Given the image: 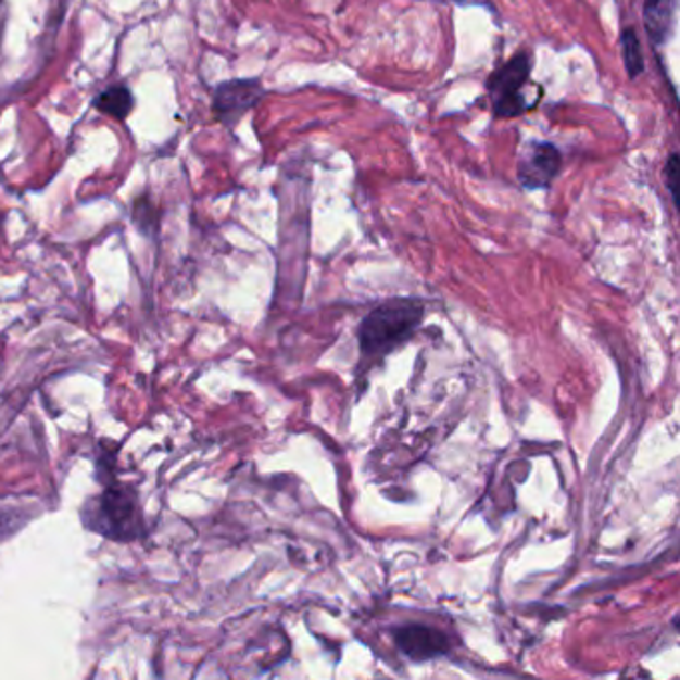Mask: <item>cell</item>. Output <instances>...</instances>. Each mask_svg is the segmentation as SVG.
<instances>
[{"label": "cell", "instance_id": "cell-4", "mask_svg": "<svg viewBox=\"0 0 680 680\" xmlns=\"http://www.w3.org/2000/svg\"><path fill=\"white\" fill-rule=\"evenodd\" d=\"M563 156L559 148L551 142H534L522 154L517 176L527 190H545L559 176Z\"/></svg>", "mask_w": 680, "mask_h": 680}, {"label": "cell", "instance_id": "cell-6", "mask_svg": "<svg viewBox=\"0 0 680 680\" xmlns=\"http://www.w3.org/2000/svg\"><path fill=\"white\" fill-rule=\"evenodd\" d=\"M264 86L260 80H230L216 88L214 112L224 124H236L243 114L264 97Z\"/></svg>", "mask_w": 680, "mask_h": 680}, {"label": "cell", "instance_id": "cell-10", "mask_svg": "<svg viewBox=\"0 0 680 680\" xmlns=\"http://www.w3.org/2000/svg\"><path fill=\"white\" fill-rule=\"evenodd\" d=\"M665 184H667L675 206H679V188H677V184H679V154L677 152H672L667 164H665Z\"/></svg>", "mask_w": 680, "mask_h": 680}, {"label": "cell", "instance_id": "cell-2", "mask_svg": "<svg viewBox=\"0 0 680 680\" xmlns=\"http://www.w3.org/2000/svg\"><path fill=\"white\" fill-rule=\"evenodd\" d=\"M531 71H533L531 54L517 52L487 78V92L491 97L493 114L498 118L519 116L522 112L533 109L534 104L525 102L522 97V88L529 83Z\"/></svg>", "mask_w": 680, "mask_h": 680}, {"label": "cell", "instance_id": "cell-1", "mask_svg": "<svg viewBox=\"0 0 680 680\" xmlns=\"http://www.w3.org/2000/svg\"><path fill=\"white\" fill-rule=\"evenodd\" d=\"M424 319V305L414 300H393L365 316L360 345L369 355H383L410 340Z\"/></svg>", "mask_w": 680, "mask_h": 680}, {"label": "cell", "instance_id": "cell-9", "mask_svg": "<svg viewBox=\"0 0 680 680\" xmlns=\"http://www.w3.org/2000/svg\"><path fill=\"white\" fill-rule=\"evenodd\" d=\"M620 49H622V61L629 78L634 80L644 73V56L641 40L634 28H625L620 33Z\"/></svg>", "mask_w": 680, "mask_h": 680}, {"label": "cell", "instance_id": "cell-7", "mask_svg": "<svg viewBox=\"0 0 680 680\" xmlns=\"http://www.w3.org/2000/svg\"><path fill=\"white\" fill-rule=\"evenodd\" d=\"M677 13H679V0H646L644 2V28L656 49L665 47L672 37L677 28Z\"/></svg>", "mask_w": 680, "mask_h": 680}, {"label": "cell", "instance_id": "cell-5", "mask_svg": "<svg viewBox=\"0 0 680 680\" xmlns=\"http://www.w3.org/2000/svg\"><path fill=\"white\" fill-rule=\"evenodd\" d=\"M393 641L403 655L415 663L431 660L448 655L451 651L450 637L427 625H405L393 632Z\"/></svg>", "mask_w": 680, "mask_h": 680}, {"label": "cell", "instance_id": "cell-3", "mask_svg": "<svg viewBox=\"0 0 680 680\" xmlns=\"http://www.w3.org/2000/svg\"><path fill=\"white\" fill-rule=\"evenodd\" d=\"M95 529L110 539H136L142 533L138 501L128 487H110L97 499Z\"/></svg>", "mask_w": 680, "mask_h": 680}, {"label": "cell", "instance_id": "cell-11", "mask_svg": "<svg viewBox=\"0 0 680 680\" xmlns=\"http://www.w3.org/2000/svg\"><path fill=\"white\" fill-rule=\"evenodd\" d=\"M4 519H2V517H0V537H2V534H4Z\"/></svg>", "mask_w": 680, "mask_h": 680}, {"label": "cell", "instance_id": "cell-8", "mask_svg": "<svg viewBox=\"0 0 680 680\" xmlns=\"http://www.w3.org/2000/svg\"><path fill=\"white\" fill-rule=\"evenodd\" d=\"M133 106V95L124 86H112L109 90H104L100 97H97V109L102 114H109V116H114L118 121L126 118L130 114Z\"/></svg>", "mask_w": 680, "mask_h": 680}]
</instances>
